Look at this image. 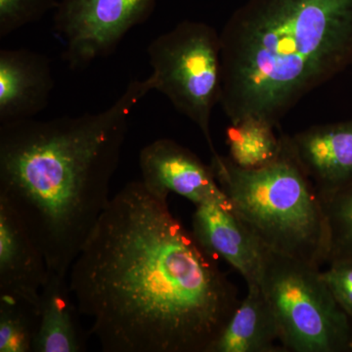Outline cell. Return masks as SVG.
Returning <instances> with one entry per match:
<instances>
[{
  "instance_id": "cell-12",
  "label": "cell",
  "mask_w": 352,
  "mask_h": 352,
  "mask_svg": "<svg viewBox=\"0 0 352 352\" xmlns=\"http://www.w3.org/2000/svg\"><path fill=\"white\" fill-rule=\"evenodd\" d=\"M48 275L43 252L12 208L0 200V298L39 307Z\"/></svg>"
},
{
  "instance_id": "cell-16",
  "label": "cell",
  "mask_w": 352,
  "mask_h": 352,
  "mask_svg": "<svg viewBox=\"0 0 352 352\" xmlns=\"http://www.w3.org/2000/svg\"><path fill=\"white\" fill-rule=\"evenodd\" d=\"M38 323L39 307L0 298V352H32Z\"/></svg>"
},
{
  "instance_id": "cell-9",
  "label": "cell",
  "mask_w": 352,
  "mask_h": 352,
  "mask_svg": "<svg viewBox=\"0 0 352 352\" xmlns=\"http://www.w3.org/2000/svg\"><path fill=\"white\" fill-rule=\"evenodd\" d=\"M191 231L206 251L237 270L247 286H261L265 247L229 204L208 201L195 206Z\"/></svg>"
},
{
  "instance_id": "cell-8",
  "label": "cell",
  "mask_w": 352,
  "mask_h": 352,
  "mask_svg": "<svg viewBox=\"0 0 352 352\" xmlns=\"http://www.w3.org/2000/svg\"><path fill=\"white\" fill-rule=\"evenodd\" d=\"M139 166L141 180L157 195L177 194L195 206L229 204L210 166L175 140L161 138L146 145L139 155Z\"/></svg>"
},
{
  "instance_id": "cell-19",
  "label": "cell",
  "mask_w": 352,
  "mask_h": 352,
  "mask_svg": "<svg viewBox=\"0 0 352 352\" xmlns=\"http://www.w3.org/2000/svg\"><path fill=\"white\" fill-rule=\"evenodd\" d=\"M328 265L327 270L322 271V277L352 324V263H337Z\"/></svg>"
},
{
  "instance_id": "cell-17",
  "label": "cell",
  "mask_w": 352,
  "mask_h": 352,
  "mask_svg": "<svg viewBox=\"0 0 352 352\" xmlns=\"http://www.w3.org/2000/svg\"><path fill=\"white\" fill-rule=\"evenodd\" d=\"M321 199L329 229L327 264L352 263V180Z\"/></svg>"
},
{
  "instance_id": "cell-5",
  "label": "cell",
  "mask_w": 352,
  "mask_h": 352,
  "mask_svg": "<svg viewBox=\"0 0 352 352\" xmlns=\"http://www.w3.org/2000/svg\"><path fill=\"white\" fill-rule=\"evenodd\" d=\"M261 288L285 351L352 352V324L320 267L266 249Z\"/></svg>"
},
{
  "instance_id": "cell-14",
  "label": "cell",
  "mask_w": 352,
  "mask_h": 352,
  "mask_svg": "<svg viewBox=\"0 0 352 352\" xmlns=\"http://www.w3.org/2000/svg\"><path fill=\"white\" fill-rule=\"evenodd\" d=\"M279 329L261 286L248 293L219 333L210 352H282Z\"/></svg>"
},
{
  "instance_id": "cell-11",
  "label": "cell",
  "mask_w": 352,
  "mask_h": 352,
  "mask_svg": "<svg viewBox=\"0 0 352 352\" xmlns=\"http://www.w3.org/2000/svg\"><path fill=\"white\" fill-rule=\"evenodd\" d=\"M55 87L50 60L27 50H0V124L32 119L50 103Z\"/></svg>"
},
{
  "instance_id": "cell-3",
  "label": "cell",
  "mask_w": 352,
  "mask_h": 352,
  "mask_svg": "<svg viewBox=\"0 0 352 352\" xmlns=\"http://www.w3.org/2000/svg\"><path fill=\"white\" fill-rule=\"evenodd\" d=\"M221 38L220 106L235 124L276 127L352 65V0H247Z\"/></svg>"
},
{
  "instance_id": "cell-10",
  "label": "cell",
  "mask_w": 352,
  "mask_h": 352,
  "mask_svg": "<svg viewBox=\"0 0 352 352\" xmlns=\"http://www.w3.org/2000/svg\"><path fill=\"white\" fill-rule=\"evenodd\" d=\"M289 147L321 198L352 180V119L289 135Z\"/></svg>"
},
{
  "instance_id": "cell-15",
  "label": "cell",
  "mask_w": 352,
  "mask_h": 352,
  "mask_svg": "<svg viewBox=\"0 0 352 352\" xmlns=\"http://www.w3.org/2000/svg\"><path fill=\"white\" fill-rule=\"evenodd\" d=\"M275 127L258 119H245L230 124L226 132L228 157L236 166L252 170L274 161L282 148Z\"/></svg>"
},
{
  "instance_id": "cell-18",
  "label": "cell",
  "mask_w": 352,
  "mask_h": 352,
  "mask_svg": "<svg viewBox=\"0 0 352 352\" xmlns=\"http://www.w3.org/2000/svg\"><path fill=\"white\" fill-rule=\"evenodd\" d=\"M58 6V0H0V38L38 22Z\"/></svg>"
},
{
  "instance_id": "cell-6",
  "label": "cell",
  "mask_w": 352,
  "mask_h": 352,
  "mask_svg": "<svg viewBox=\"0 0 352 352\" xmlns=\"http://www.w3.org/2000/svg\"><path fill=\"white\" fill-rule=\"evenodd\" d=\"M155 90L198 126L212 155L214 108L222 90L221 38L212 25L184 20L157 36L147 48Z\"/></svg>"
},
{
  "instance_id": "cell-4",
  "label": "cell",
  "mask_w": 352,
  "mask_h": 352,
  "mask_svg": "<svg viewBox=\"0 0 352 352\" xmlns=\"http://www.w3.org/2000/svg\"><path fill=\"white\" fill-rule=\"evenodd\" d=\"M279 156L258 168H242L212 155L210 168L234 214L270 251L321 267L327 264L329 229L314 182L281 134Z\"/></svg>"
},
{
  "instance_id": "cell-1",
  "label": "cell",
  "mask_w": 352,
  "mask_h": 352,
  "mask_svg": "<svg viewBox=\"0 0 352 352\" xmlns=\"http://www.w3.org/2000/svg\"><path fill=\"white\" fill-rule=\"evenodd\" d=\"M168 197L124 185L88 236L69 284L104 352H210L241 300Z\"/></svg>"
},
{
  "instance_id": "cell-2",
  "label": "cell",
  "mask_w": 352,
  "mask_h": 352,
  "mask_svg": "<svg viewBox=\"0 0 352 352\" xmlns=\"http://www.w3.org/2000/svg\"><path fill=\"white\" fill-rule=\"evenodd\" d=\"M155 90L134 80L98 113L0 124V200L43 252L48 270H69L110 203L133 109Z\"/></svg>"
},
{
  "instance_id": "cell-7",
  "label": "cell",
  "mask_w": 352,
  "mask_h": 352,
  "mask_svg": "<svg viewBox=\"0 0 352 352\" xmlns=\"http://www.w3.org/2000/svg\"><path fill=\"white\" fill-rule=\"evenodd\" d=\"M157 0H59L53 31L62 58L78 71L112 55L127 32L151 17Z\"/></svg>"
},
{
  "instance_id": "cell-13",
  "label": "cell",
  "mask_w": 352,
  "mask_h": 352,
  "mask_svg": "<svg viewBox=\"0 0 352 352\" xmlns=\"http://www.w3.org/2000/svg\"><path fill=\"white\" fill-rule=\"evenodd\" d=\"M69 276L50 271L41 292L38 332L32 352H83L89 332L83 330Z\"/></svg>"
}]
</instances>
